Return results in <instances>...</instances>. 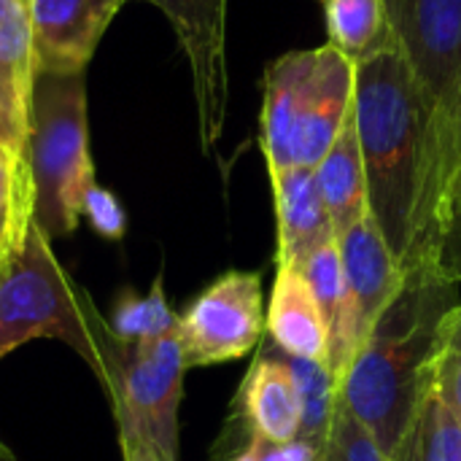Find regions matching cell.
Listing matches in <instances>:
<instances>
[{
	"instance_id": "cell-1",
	"label": "cell",
	"mask_w": 461,
	"mask_h": 461,
	"mask_svg": "<svg viewBox=\"0 0 461 461\" xmlns=\"http://www.w3.org/2000/svg\"><path fill=\"white\" fill-rule=\"evenodd\" d=\"M459 286L435 273L405 276L402 292L370 330L340 381V400L392 456L421 416L429 362Z\"/></svg>"
},
{
	"instance_id": "cell-2",
	"label": "cell",
	"mask_w": 461,
	"mask_h": 461,
	"mask_svg": "<svg viewBox=\"0 0 461 461\" xmlns=\"http://www.w3.org/2000/svg\"><path fill=\"white\" fill-rule=\"evenodd\" d=\"M354 119L367 173L370 213L402 270L416 235L432 122L429 103L402 49L357 65Z\"/></svg>"
},
{
	"instance_id": "cell-3",
	"label": "cell",
	"mask_w": 461,
	"mask_h": 461,
	"mask_svg": "<svg viewBox=\"0 0 461 461\" xmlns=\"http://www.w3.org/2000/svg\"><path fill=\"white\" fill-rule=\"evenodd\" d=\"M354 89L357 65L330 43L270 62L259 113L267 173L316 170L354 111Z\"/></svg>"
},
{
	"instance_id": "cell-4",
	"label": "cell",
	"mask_w": 461,
	"mask_h": 461,
	"mask_svg": "<svg viewBox=\"0 0 461 461\" xmlns=\"http://www.w3.org/2000/svg\"><path fill=\"white\" fill-rule=\"evenodd\" d=\"M108 338L111 321L59 265L51 240L32 221L19 254L0 267V359L30 340H59L100 381Z\"/></svg>"
},
{
	"instance_id": "cell-5",
	"label": "cell",
	"mask_w": 461,
	"mask_h": 461,
	"mask_svg": "<svg viewBox=\"0 0 461 461\" xmlns=\"http://www.w3.org/2000/svg\"><path fill=\"white\" fill-rule=\"evenodd\" d=\"M27 159L35 186V224L49 240L73 235L81 224L84 197L97 184L84 73L35 76Z\"/></svg>"
},
{
	"instance_id": "cell-6",
	"label": "cell",
	"mask_w": 461,
	"mask_h": 461,
	"mask_svg": "<svg viewBox=\"0 0 461 461\" xmlns=\"http://www.w3.org/2000/svg\"><path fill=\"white\" fill-rule=\"evenodd\" d=\"M186 362L178 332L127 343L113 327L105 346L100 386L111 402L116 427L138 429L167 461H178V408Z\"/></svg>"
},
{
	"instance_id": "cell-7",
	"label": "cell",
	"mask_w": 461,
	"mask_h": 461,
	"mask_svg": "<svg viewBox=\"0 0 461 461\" xmlns=\"http://www.w3.org/2000/svg\"><path fill=\"white\" fill-rule=\"evenodd\" d=\"M267 332L262 273L227 270L178 316L186 370L243 359Z\"/></svg>"
},
{
	"instance_id": "cell-8",
	"label": "cell",
	"mask_w": 461,
	"mask_h": 461,
	"mask_svg": "<svg viewBox=\"0 0 461 461\" xmlns=\"http://www.w3.org/2000/svg\"><path fill=\"white\" fill-rule=\"evenodd\" d=\"M392 30L429 103V135L446 119L461 76V0H384ZM427 135V143H429Z\"/></svg>"
},
{
	"instance_id": "cell-9",
	"label": "cell",
	"mask_w": 461,
	"mask_h": 461,
	"mask_svg": "<svg viewBox=\"0 0 461 461\" xmlns=\"http://www.w3.org/2000/svg\"><path fill=\"white\" fill-rule=\"evenodd\" d=\"M157 5L176 30L186 54L197 105L203 151H213L224 135L230 105L227 73V0H143Z\"/></svg>"
},
{
	"instance_id": "cell-10",
	"label": "cell",
	"mask_w": 461,
	"mask_h": 461,
	"mask_svg": "<svg viewBox=\"0 0 461 461\" xmlns=\"http://www.w3.org/2000/svg\"><path fill=\"white\" fill-rule=\"evenodd\" d=\"M127 0H30L38 73H86V65Z\"/></svg>"
},
{
	"instance_id": "cell-11",
	"label": "cell",
	"mask_w": 461,
	"mask_h": 461,
	"mask_svg": "<svg viewBox=\"0 0 461 461\" xmlns=\"http://www.w3.org/2000/svg\"><path fill=\"white\" fill-rule=\"evenodd\" d=\"M232 408L238 411L235 419L246 427L249 446L254 440L265 446H284L300 438L303 400L294 375L270 343H265L254 357Z\"/></svg>"
},
{
	"instance_id": "cell-12",
	"label": "cell",
	"mask_w": 461,
	"mask_h": 461,
	"mask_svg": "<svg viewBox=\"0 0 461 461\" xmlns=\"http://www.w3.org/2000/svg\"><path fill=\"white\" fill-rule=\"evenodd\" d=\"M338 249H340L346 286L354 300L359 338L365 343L375 321L402 292L405 273L400 270L373 213H367L343 235H338Z\"/></svg>"
},
{
	"instance_id": "cell-13",
	"label": "cell",
	"mask_w": 461,
	"mask_h": 461,
	"mask_svg": "<svg viewBox=\"0 0 461 461\" xmlns=\"http://www.w3.org/2000/svg\"><path fill=\"white\" fill-rule=\"evenodd\" d=\"M30 0H0V143L27 157L35 92Z\"/></svg>"
},
{
	"instance_id": "cell-14",
	"label": "cell",
	"mask_w": 461,
	"mask_h": 461,
	"mask_svg": "<svg viewBox=\"0 0 461 461\" xmlns=\"http://www.w3.org/2000/svg\"><path fill=\"white\" fill-rule=\"evenodd\" d=\"M267 176L273 186L278 224L276 267H303L311 254L338 238L321 200L316 173L308 167H294Z\"/></svg>"
},
{
	"instance_id": "cell-15",
	"label": "cell",
	"mask_w": 461,
	"mask_h": 461,
	"mask_svg": "<svg viewBox=\"0 0 461 461\" xmlns=\"http://www.w3.org/2000/svg\"><path fill=\"white\" fill-rule=\"evenodd\" d=\"M461 170V76L451 100V108L440 127L429 135L427 154H424V181H421V203H419V219H416V235L411 254L402 265V273H419L427 270L435 251V238L440 227V216L446 208V200L451 194V186Z\"/></svg>"
},
{
	"instance_id": "cell-16",
	"label": "cell",
	"mask_w": 461,
	"mask_h": 461,
	"mask_svg": "<svg viewBox=\"0 0 461 461\" xmlns=\"http://www.w3.org/2000/svg\"><path fill=\"white\" fill-rule=\"evenodd\" d=\"M267 335L289 357L330 367V335L321 308L300 267H276L267 303Z\"/></svg>"
},
{
	"instance_id": "cell-17",
	"label": "cell",
	"mask_w": 461,
	"mask_h": 461,
	"mask_svg": "<svg viewBox=\"0 0 461 461\" xmlns=\"http://www.w3.org/2000/svg\"><path fill=\"white\" fill-rule=\"evenodd\" d=\"M305 281L313 289V297L321 308L327 335H330V373L335 375L338 386L354 362V357L362 348L359 327H357V313H354V300L346 286L343 276V262H340V249L338 238L321 246L311 259L300 267Z\"/></svg>"
},
{
	"instance_id": "cell-18",
	"label": "cell",
	"mask_w": 461,
	"mask_h": 461,
	"mask_svg": "<svg viewBox=\"0 0 461 461\" xmlns=\"http://www.w3.org/2000/svg\"><path fill=\"white\" fill-rule=\"evenodd\" d=\"M313 173H316V184L327 205L330 221L335 227V235H343L348 227H354L359 219L370 213L367 173H365L354 111L346 119L338 140L332 143V149L327 151V157L319 162Z\"/></svg>"
},
{
	"instance_id": "cell-19",
	"label": "cell",
	"mask_w": 461,
	"mask_h": 461,
	"mask_svg": "<svg viewBox=\"0 0 461 461\" xmlns=\"http://www.w3.org/2000/svg\"><path fill=\"white\" fill-rule=\"evenodd\" d=\"M324 16L327 43L354 65L400 49L384 0H330L324 3Z\"/></svg>"
},
{
	"instance_id": "cell-20",
	"label": "cell",
	"mask_w": 461,
	"mask_h": 461,
	"mask_svg": "<svg viewBox=\"0 0 461 461\" xmlns=\"http://www.w3.org/2000/svg\"><path fill=\"white\" fill-rule=\"evenodd\" d=\"M35 221L30 159L0 143V267L19 254Z\"/></svg>"
},
{
	"instance_id": "cell-21",
	"label": "cell",
	"mask_w": 461,
	"mask_h": 461,
	"mask_svg": "<svg viewBox=\"0 0 461 461\" xmlns=\"http://www.w3.org/2000/svg\"><path fill=\"white\" fill-rule=\"evenodd\" d=\"M276 354L286 362L289 373L294 375V384H297V392H300V400H303L300 440H305V443L324 451L330 429H332V419H335V411H338L340 386H338V381H335V375L330 373L327 365L289 357L281 348H276Z\"/></svg>"
},
{
	"instance_id": "cell-22",
	"label": "cell",
	"mask_w": 461,
	"mask_h": 461,
	"mask_svg": "<svg viewBox=\"0 0 461 461\" xmlns=\"http://www.w3.org/2000/svg\"><path fill=\"white\" fill-rule=\"evenodd\" d=\"M108 321H111L113 332L127 343L157 340V338L178 332V313L167 303V294L162 286V273H157L146 297L135 294L132 289H124L116 297L113 313Z\"/></svg>"
},
{
	"instance_id": "cell-23",
	"label": "cell",
	"mask_w": 461,
	"mask_h": 461,
	"mask_svg": "<svg viewBox=\"0 0 461 461\" xmlns=\"http://www.w3.org/2000/svg\"><path fill=\"white\" fill-rule=\"evenodd\" d=\"M427 384L461 424V303L440 321Z\"/></svg>"
},
{
	"instance_id": "cell-24",
	"label": "cell",
	"mask_w": 461,
	"mask_h": 461,
	"mask_svg": "<svg viewBox=\"0 0 461 461\" xmlns=\"http://www.w3.org/2000/svg\"><path fill=\"white\" fill-rule=\"evenodd\" d=\"M421 456L424 461H461V424L448 405L429 389L421 405Z\"/></svg>"
},
{
	"instance_id": "cell-25",
	"label": "cell",
	"mask_w": 461,
	"mask_h": 461,
	"mask_svg": "<svg viewBox=\"0 0 461 461\" xmlns=\"http://www.w3.org/2000/svg\"><path fill=\"white\" fill-rule=\"evenodd\" d=\"M324 461H389L378 440L365 429V424L338 400V411L332 419V429L327 438Z\"/></svg>"
},
{
	"instance_id": "cell-26",
	"label": "cell",
	"mask_w": 461,
	"mask_h": 461,
	"mask_svg": "<svg viewBox=\"0 0 461 461\" xmlns=\"http://www.w3.org/2000/svg\"><path fill=\"white\" fill-rule=\"evenodd\" d=\"M424 273H435L438 278L461 286V170L446 200L438 238H435L432 262Z\"/></svg>"
},
{
	"instance_id": "cell-27",
	"label": "cell",
	"mask_w": 461,
	"mask_h": 461,
	"mask_svg": "<svg viewBox=\"0 0 461 461\" xmlns=\"http://www.w3.org/2000/svg\"><path fill=\"white\" fill-rule=\"evenodd\" d=\"M81 219H86V224L105 240H122L127 235V213L119 197L111 189H103L100 184L89 186L84 197Z\"/></svg>"
},
{
	"instance_id": "cell-28",
	"label": "cell",
	"mask_w": 461,
	"mask_h": 461,
	"mask_svg": "<svg viewBox=\"0 0 461 461\" xmlns=\"http://www.w3.org/2000/svg\"><path fill=\"white\" fill-rule=\"evenodd\" d=\"M119 448H122V461H167L154 443H149L138 429L119 424Z\"/></svg>"
},
{
	"instance_id": "cell-29",
	"label": "cell",
	"mask_w": 461,
	"mask_h": 461,
	"mask_svg": "<svg viewBox=\"0 0 461 461\" xmlns=\"http://www.w3.org/2000/svg\"><path fill=\"white\" fill-rule=\"evenodd\" d=\"M421 419V416H419ZM389 461H424L421 456V424L416 421L411 427V432L405 435V440L400 443V448L389 456Z\"/></svg>"
},
{
	"instance_id": "cell-30",
	"label": "cell",
	"mask_w": 461,
	"mask_h": 461,
	"mask_svg": "<svg viewBox=\"0 0 461 461\" xmlns=\"http://www.w3.org/2000/svg\"><path fill=\"white\" fill-rule=\"evenodd\" d=\"M227 461H262V456H259V446H257V443H251L249 448L238 451L232 459H227Z\"/></svg>"
},
{
	"instance_id": "cell-31",
	"label": "cell",
	"mask_w": 461,
	"mask_h": 461,
	"mask_svg": "<svg viewBox=\"0 0 461 461\" xmlns=\"http://www.w3.org/2000/svg\"><path fill=\"white\" fill-rule=\"evenodd\" d=\"M0 461H14V456L3 448V443H0Z\"/></svg>"
},
{
	"instance_id": "cell-32",
	"label": "cell",
	"mask_w": 461,
	"mask_h": 461,
	"mask_svg": "<svg viewBox=\"0 0 461 461\" xmlns=\"http://www.w3.org/2000/svg\"><path fill=\"white\" fill-rule=\"evenodd\" d=\"M319 3H321V5H324V3H330V0H319Z\"/></svg>"
}]
</instances>
